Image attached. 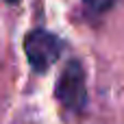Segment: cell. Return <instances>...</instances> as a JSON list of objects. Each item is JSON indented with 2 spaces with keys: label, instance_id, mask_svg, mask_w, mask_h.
Returning a JSON list of instances; mask_svg holds the SVG:
<instances>
[{
  "label": "cell",
  "instance_id": "3957f363",
  "mask_svg": "<svg viewBox=\"0 0 124 124\" xmlns=\"http://www.w3.org/2000/svg\"><path fill=\"white\" fill-rule=\"evenodd\" d=\"M113 4H116V0H83L85 13H87L89 17H100V15L107 13Z\"/></svg>",
  "mask_w": 124,
  "mask_h": 124
},
{
  "label": "cell",
  "instance_id": "277c9868",
  "mask_svg": "<svg viewBox=\"0 0 124 124\" xmlns=\"http://www.w3.org/2000/svg\"><path fill=\"white\" fill-rule=\"evenodd\" d=\"M7 2H9V4H15V2H20V0H7Z\"/></svg>",
  "mask_w": 124,
  "mask_h": 124
},
{
  "label": "cell",
  "instance_id": "7a4b0ae2",
  "mask_svg": "<svg viewBox=\"0 0 124 124\" xmlns=\"http://www.w3.org/2000/svg\"><path fill=\"white\" fill-rule=\"evenodd\" d=\"M24 50H26V57H28V63L35 72H46L61 54L63 50V41L44 31V28H35L26 35L24 39Z\"/></svg>",
  "mask_w": 124,
  "mask_h": 124
},
{
  "label": "cell",
  "instance_id": "6da1fadb",
  "mask_svg": "<svg viewBox=\"0 0 124 124\" xmlns=\"http://www.w3.org/2000/svg\"><path fill=\"white\" fill-rule=\"evenodd\" d=\"M54 96L63 109L74 111V113L83 111V107L87 102V87H85V70H83L81 61H76V59L68 61V65L61 70V76L57 81Z\"/></svg>",
  "mask_w": 124,
  "mask_h": 124
}]
</instances>
